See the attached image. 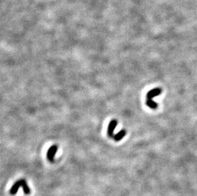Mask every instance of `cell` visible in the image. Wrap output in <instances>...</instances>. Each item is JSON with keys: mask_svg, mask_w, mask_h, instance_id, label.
Returning <instances> with one entry per match:
<instances>
[{"mask_svg": "<svg viewBox=\"0 0 197 196\" xmlns=\"http://www.w3.org/2000/svg\"><path fill=\"white\" fill-rule=\"evenodd\" d=\"M117 125V121H116V120H112V121H111L110 122L109 126H108V129H107V134L110 137L114 136V132Z\"/></svg>", "mask_w": 197, "mask_h": 196, "instance_id": "cell-3", "label": "cell"}, {"mask_svg": "<svg viewBox=\"0 0 197 196\" xmlns=\"http://www.w3.org/2000/svg\"><path fill=\"white\" fill-rule=\"evenodd\" d=\"M126 135V131L125 130H121V131H119L118 133L116 134L115 136H114V140H115L116 141H120L121 139H123L124 137Z\"/></svg>", "mask_w": 197, "mask_h": 196, "instance_id": "cell-5", "label": "cell"}, {"mask_svg": "<svg viewBox=\"0 0 197 196\" xmlns=\"http://www.w3.org/2000/svg\"><path fill=\"white\" fill-rule=\"evenodd\" d=\"M146 105H147L149 108H151L152 109H156L158 107V104L154 102L152 99H147Z\"/></svg>", "mask_w": 197, "mask_h": 196, "instance_id": "cell-6", "label": "cell"}, {"mask_svg": "<svg viewBox=\"0 0 197 196\" xmlns=\"http://www.w3.org/2000/svg\"><path fill=\"white\" fill-rule=\"evenodd\" d=\"M161 93V89L160 88H155L149 91L147 94V99H152V98L159 96Z\"/></svg>", "mask_w": 197, "mask_h": 196, "instance_id": "cell-4", "label": "cell"}, {"mask_svg": "<svg viewBox=\"0 0 197 196\" xmlns=\"http://www.w3.org/2000/svg\"><path fill=\"white\" fill-rule=\"evenodd\" d=\"M20 187L23 188L25 194L26 195L30 194L31 190L29 186H28L26 181L24 179L18 180V181H17L13 185H12L10 190V194L11 195H15L18 192L19 189Z\"/></svg>", "mask_w": 197, "mask_h": 196, "instance_id": "cell-1", "label": "cell"}, {"mask_svg": "<svg viewBox=\"0 0 197 196\" xmlns=\"http://www.w3.org/2000/svg\"><path fill=\"white\" fill-rule=\"evenodd\" d=\"M58 147L56 146V145H52V147H50L49 148V149L47 151V159H49V161H53L54 157L55 156L56 153L58 151Z\"/></svg>", "mask_w": 197, "mask_h": 196, "instance_id": "cell-2", "label": "cell"}]
</instances>
